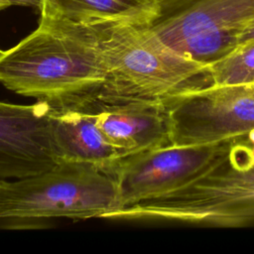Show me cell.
Segmentation results:
<instances>
[{"mask_svg": "<svg viewBox=\"0 0 254 254\" xmlns=\"http://www.w3.org/2000/svg\"><path fill=\"white\" fill-rule=\"evenodd\" d=\"M103 80L102 57L89 25L40 20L33 33L0 52V82L53 106L96 100Z\"/></svg>", "mask_w": 254, "mask_h": 254, "instance_id": "1", "label": "cell"}, {"mask_svg": "<svg viewBox=\"0 0 254 254\" xmlns=\"http://www.w3.org/2000/svg\"><path fill=\"white\" fill-rule=\"evenodd\" d=\"M89 26L104 65V80L97 101L166 104L188 88L204 85L206 64L167 47L149 25L104 22Z\"/></svg>", "mask_w": 254, "mask_h": 254, "instance_id": "2", "label": "cell"}, {"mask_svg": "<svg viewBox=\"0 0 254 254\" xmlns=\"http://www.w3.org/2000/svg\"><path fill=\"white\" fill-rule=\"evenodd\" d=\"M117 207L115 180L86 163L60 162L37 175L0 180V227H45L57 217L105 218Z\"/></svg>", "mask_w": 254, "mask_h": 254, "instance_id": "3", "label": "cell"}, {"mask_svg": "<svg viewBox=\"0 0 254 254\" xmlns=\"http://www.w3.org/2000/svg\"><path fill=\"white\" fill-rule=\"evenodd\" d=\"M107 218L215 226L254 223V166H236L226 158L192 182L157 197L119 207Z\"/></svg>", "mask_w": 254, "mask_h": 254, "instance_id": "4", "label": "cell"}, {"mask_svg": "<svg viewBox=\"0 0 254 254\" xmlns=\"http://www.w3.org/2000/svg\"><path fill=\"white\" fill-rule=\"evenodd\" d=\"M254 20V0H161L151 31L178 54L207 64L234 49Z\"/></svg>", "mask_w": 254, "mask_h": 254, "instance_id": "5", "label": "cell"}, {"mask_svg": "<svg viewBox=\"0 0 254 254\" xmlns=\"http://www.w3.org/2000/svg\"><path fill=\"white\" fill-rule=\"evenodd\" d=\"M166 106L172 146L215 144L254 133V85L195 86Z\"/></svg>", "mask_w": 254, "mask_h": 254, "instance_id": "6", "label": "cell"}, {"mask_svg": "<svg viewBox=\"0 0 254 254\" xmlns=\"http://www.w3.org/2000/svg\"><path fill=\"white\" fill-rule=\"evenodd\" d=\"M231 142L168 145L119 159L106 172L116 182L117 208L157 197L192 182L227 158Z\"/></svg>", "mask_w": 254, "mask_h": 254, "instance_id": "7", "label": "cell"}, {"mask_svg": "<svg viewBox=\"0 0 254 254\" xmlns=\"http://www.w3.org/2000/svg\"><path fill=\"white\" fill-rule=\"evenodd\" d=\"M52 105L0 101V180L21 179L45 172L60 162L55 151Z\"/></svg>", "mask_w": 254, "mask_h": 254, "instance_id": "8", "label": "cell"}, {"mask_svg": "<svg viewBox=\"0 0 254 254\" xmlns=\"http://www.w3.org/2000/svg\"><path fill=\"white\" fill-rule=\"evenodd\" d=\"M96 122L121 158L170 145V126L164 103L91 101Z\"/></svg>", "mask_w": 254, "mask_h": 254, "instance_id": "9", "label": "cell"}, {"mask_svg": "<svg viewBox=\"0 0 254 254\" xmlns=\"http://www.w3.org/2000/svg\"><path fill=\"white\" fill-rule=\"evenodd\" d=\"M51 126L59 162L86 163L106 173L121 159L99 129L91 101L74 106L52 105Z\"/></svg>", "mask_w": 254, "mask_h": 254, "instance_id": "10", "label": "cell"}, {"mask_svg": "<svg viewBox=\"0 0 254 254\" xmlns=\"http://www.w3.org/2000/svg\"><path fill=\"white\" fill-rule=\"evenodd\" d=\"M161 0H42L41 20L90 25L121 22L151 25L159 16Z\"/></svg>", "mask_w": 254, "mask_h": 254, "instance_id": "11", "label": "cell"}, {"mask_svg": "<svg viewBox=\"0 0 254 254\" xmlns=\"http://www.w3.org/2000/svg\"><path fill=\"white\" fill-rule=\"evenodd\" d=\"M204 85H254V42H241L221 58L207 64Z\"/></svg>", "mask_w": 254, "mask_h": 254, "instance_id": "12", "label": "cell"}, {"mask_svg": "<svg viewBox=\"0 0 254 254\" xmlns=\"http://www.w3.org/2000/svg\"><path fill=\"white\" fill-rule=\"evenodd\" d=\"M243 161L247 166H254V134L244 136L241 145Z\"/></svg>", "mask_w": 254, "mask_h": 254, "instance_id": "13", "label": "cell"}, {"mask_svg": "<svg viewBox=\"0 0 254 254\" xmlns=\"http://www.w3.org/2000/svg\"><path fill=\"white\" fill-rule=\"evenodd\" d=\"M10 6H27L41 10L42 0H0V11Z\"/></svg>", "mask_w": 254, "mask_h": 254, "instance_id": "14", "label": "cell"}, {"mask_svg": "<svg viewBox=\"0 0 254 254\" xmlns=\"http://www.w3.org/2000/svg\"><path fill=\"white\" fill-rule=\"evenodd\" d=\"M245 41H253L254 42V20H252L243 30L241 37H240V41L241 42H245Z\"/></svg>", "mask_w": 254, "mask_h": 254, "instance_id": "15", "label": "cell"}, {"mask_svg": "<svg viewBox=\"0 0 254 254\" xmlns=\"http://www.w3.org/2000/svg\"><path fill=\"white\" fill-rule=\"evenodd\" d=\"M0 52H1V50H0Z\"/></svg>", "mask_w": 254, "mask_h": 254, "instance_id": "16", "label": "cell"}]
</instances>
